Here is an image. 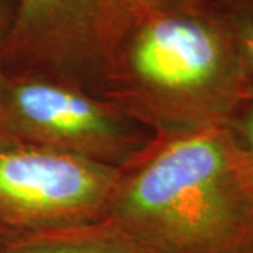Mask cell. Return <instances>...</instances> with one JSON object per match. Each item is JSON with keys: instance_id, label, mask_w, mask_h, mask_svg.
Returning <instances> with one entry per match:
<instances>
[{"instance_id": "obj_9", "label": "cell", "mask_w": 253, "mask_h": 253, "mask_svg": "<svg viewBox=\"0 0 253 253\" xmlns=\"http://www.w3.org/2000/svg\"><path fill=\"white\" fill-rule=\"evenodd\" d=\"M215 0H126L128 14L142 10L165 9V7H179L193 4H211Z\"/></svg>"}, {"instance_id": "obj_7", "label": "cell", "mask_w": 253, "mask_h": 253, "mask_svg": "<svg viewBox=\"0 0 253 253\" xmlns=\"http://www.w3.org/2000/svg\"><path fill=\"white\" fill-rule=\"evenodd\" d=\"M212 6L231 33L253 100V0H215Z\"/></svg>"}, {"instance_id": "obj_10", "label": "cell", "mask_w": 253, "mask_h": 253, "mask_svg": "<svg viewBox=\"0 0 253 253\" xmlns=\"http://www.w3.org/2000/svg\"><path fill=\"white\" fill-rule=\"evenodd\" d=\"M18 0H0V49L6 44L17 14Z\"/></svg>"}, {"instance_id": "obj_3", "label": "cell", "mask_w": 253, "mask_h": 253, "mask_svg": "<svg viewBox=\"0 0 253 253\" xmlns=\"http://www.w3.org/2000/svg\"><path fill=\"white\" fill-rule=\"evenodd\" d=\"M3 138L124 168L152 135L109 100L45 73H4Z\"/></svg>"}, {"instance_id": "obj_1", "label": "cell", "mask_w": 253, "mask_h": 253, "mask_svg": "<svg viewBox=\"0 0 253 253\" xmlns=\"http://www.w3.org/2000/svg\"><path fill=\"white\" fill-rule=\"evenodd\" d=\"M106 218L145 253H253V158L228 126L152 136Z\"/></svg>"}, {"instance_id": "obj_4", "label": "cell", "mask_w": 253, "mask_h": 253, "mask_svg": "<svg viewBox=\"0 0 253 253\" xmlns=\"http://www.w3.org/2000/svg\"><path fill=\"white\" fill-rule=\"evenodd\" d=\"M120 169L0 138V245L104 219Z\"/></svg>"}, {"instance_id": "obj_6", "label": "cell", "mask_w": 253, "mask_h": 253, "mask_svg": "<svg viewBox=\"0 0 253 253\" xmlns=\"http://www.w3.org/2000/svg\"><path fill=\"white\" fill-rule=\"evenodd\" d=\"M1 253H145L109 218L86 225L51 229L1 245Z\"/></svg>"}, {"instance_id": "obj_12", "label": "cell", "mask_w": 253, "mask_h": 253, "mask_svg": "<svg viewBox=\"0 0 253 253\" xmlns=\"http://www.w3.org/2000/svg\"><path fill=\"white\" fill-rule=\"evenodd\" d=\"M0 253H1V245H0Z\"/></svg>"}, {"instance_id": "obj_5", "label": "cell", "mask_w": 253, "mask_h": 253, "mask_svg": "<svg viewBox=\"0 0 253 253\" xmlns=\"http://www.w3.org/2000/svg\"><path fill=\"white\" fill-rule=\"evenodd\" d=\"M126 16V0H18L0 68L63 78L90 90Z\"/></svg>"}, {"instance_id": "obj_2", "label": "cell", "mask_w": 253, "mask_h": 253, "mask_svg": "<svg viewBox=\"0 0 253 253\" xmlns=\"http://www.w3.org/2000/svg\"><path fill=\"white\" fill-rule=\"evenodd\" d=\"M97 86L152 136L228 126L251 100L234 40L212 3L129 13Z\"/></svg>"}, {"instance_id": "obj_8", "label": "cell", "mask_w": 253, "mask_h": 253, "mask_svg": "<svg viewBox=\"0 0 253 253\" xmlns=\"http://www.w3.org/2000/svg\"><path fill=\"white\" fill-rule=\"evenodd\" d=\"M228 126L253 158V100H249L236 111Z\"/></svg>"}, {"instance_id": "obj_11", "label": "cell", "mask_w": 253, "mask_h": 253, "mask_svg": "<svg viewBox=\"0 0 253 253\" xmlns=\"http://www.w3.org/2000/svg\"><path fill=\"white\" fill-rule=\"evenodd\" d=\"M6 75L0 68V138H3V84Z\"/></svg>"}]
</instances>
